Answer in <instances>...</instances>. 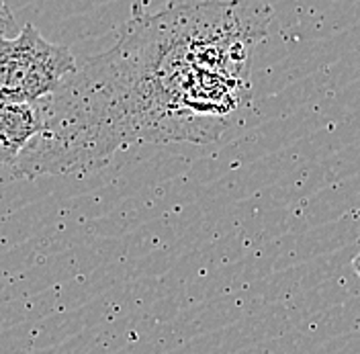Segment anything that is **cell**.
Here are the masks:
<instances>
[{
	"instance_id": "3",
	"label": "cell",
	"mask_w": 360,
	"mask_h": 354,
	"mask_svg": "<svg viewBox=\"0 0 360 354\" xmlns=\"http://www.w3.org/2000/svg\"><path fill=\"white\" fill-rule=\"evenodd\" d=\"M41 127L44 113L39 103L0 101V166H13Z\"/></svg>"
},
{
	"instance_id": "2",
	"label": "cell",
	"mask_w": 360,
	"mask_h": 354,
	"mask_svg": "<svg viewBox=\"0 0 360 354\" xmlns=\"http://www.w3.org/2000/svg\"><path fill=\"white\" fill-rule=\"evenodd\" d=\"M76 66L70 47L49 44L31 23L15 39L0 33V101L37 103L58 89Z\"/></svg>"
},
{
	"instance_id": "4",
	"label": "cell",
	"mask_w": 360,
	"mask_h": 354,
	"mask_svg": "<svg viewBox=\"0 0 360 354\" xmlns=\"http://www.w3.org/2000/svg\"><path fill=\"white\" fill-rule=\"evenodd\" d=\"M11 31H17V23H15V17L11 13V8L0 0V33H11Z\"/></svg>"
},
{
	"instance_id": "5",
	"label": "cell",
	"mask_w": 360,
	"mask_h": 354,
	"mask_svg": "<svg viewBox=\"0 0 360 354\" xmlns=\"http://www.w3.org/2000/svg\"><path fill=\"white\" fill-rule=\"evenodd\" d=\"M352 268H354V270L359 272V277H360V254H359V256H354V258H352Z\"/></svg>"
},
{
	"instance_id": "1",
	"label": "cell",
	"mask_w": 360,
	"mask_h": 354,
	"mask_svg": "<svg viewBox=\"0 0 360 354\" xmlns=\"http://www.w3.org/2000/svg\"><path fill=\"white\" fill-rule=\"evenodd\" d=\"M270 19L266 0L176 2L134 15L109 51L37 101L44 127L13 175H84L137 144L217 141L252 101V53Z\"/></svg>"
}]
</instances>
